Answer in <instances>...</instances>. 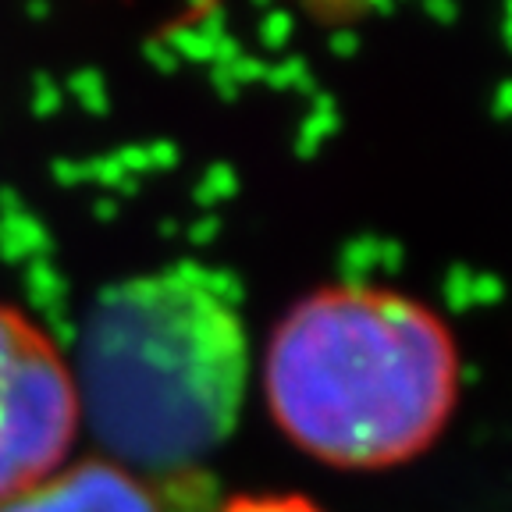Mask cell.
Returning <instances> with one entry per match:
<instances>
[{
	"label": "cell",
	"mask_w": 512,
	"mask_h": 512,
	"mask_svg": "<svg viewBox=\"0 0 512 512\" xmlns=\"http://www.w3.org/2000/svg\"><path fill=\"white\" fill-rule=\"evenodd\" d=\"M281 434L342 470H388L438 441L459 399V349L431 306L367 285L320 288L267 345Z\"/></svg>",
	"instance_id": "2"
},
{
	"label": "cell",
	"mask_w": 512,
	"mask_h": 512,
	"mask_svg": "<svg viewBox=\"0 0 512 512\" xmlns=\"http://www.w3.org/2000/svg\"><path fill=\"white\" fill-rule=\"evenodd\" d=\"M79 427L75 363L40 320L0 303V498L61 470Z\"/></svg>",
	"instance_id": "3"
},
{
	"label": "cell",
	"mask_w": 512,
	"mask_h": 512,
	"mask_svg": "<svg viewBox=\"0 0 512 512\" xmlns=\"http://www.w3.org/2000/svg\"><path fill=\"white\" fill-rule=\"evenodd\" d=\"M0 512H168L146 477L114 459L64 463L40 484L0 498Z\"/></svg>",
	"instance_id": "4"
},
{
	"label": "cell",
	"mask_w": 512,
	"mask_h": 512,
	"mask_svg": "<svg viewBox=\"0 0 512 512\" xmlns=\"http://www.w3.org/2000/svg\"><path fill=\"white\" fill-rule=\"evenodd\" d=\"M221 512H324V509L299 495H239L228 505H221Z\"/></svg>",
	"instance_id": "5"
},
{
	"label": "cell",
	"mask_w": 512,
	"mask_h": 512,
	"mask_svg": "<svg viewBox=\"0 0 512 512\" xmlns=\"http://www.w3.org/2000/svg\"><path fill=\"white\" fill-rule=\"evenodd\" d=\"M82 420L139 477L196 470L235 431L249 338L228 278L171 264L96 299L75 363Z\"/></svg>",
	"instance_id": "1"
}]
</instances>
